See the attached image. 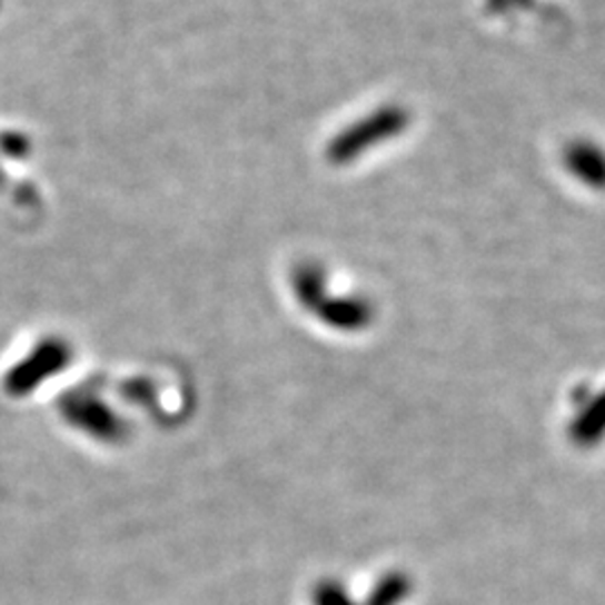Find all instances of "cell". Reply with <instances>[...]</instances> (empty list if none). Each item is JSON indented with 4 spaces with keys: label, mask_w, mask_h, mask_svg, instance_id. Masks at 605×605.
<instances>
[{
    "label": "cell",
    "mask_w": 605,
    "mask_h": 605,
    "mask_svg": "<svg viewBox=\"0 0 605 605\" xmlns=\"http://www.w3.org/2000/svg\"><path fill=\"white\" fill-rule=\"evenodd\" d=\"M315 605H355L350 594L346 592V587L341 583H333V581H324L315 587L313 594Z\"/></svg>",
    "instance_id": "7a4b0ae2"
},
{
    "label": "cell",
    "mask_w": 605,
    "mask_h": 605,
    "mask_svg": "<svg viewBox=\"0 0 605 605\" xmlns=\"http://www.w3.org/2000/svg\"><path fill=\"white\" fill-rule=\"evenodd\" d=\"M406 589H408V581H406L404 576H395V574H393V576H386V578L377 585L375 596L370 598L368 605H397V603L404 598Z\"/></svg>",
    "instance_id": "6da1fadb"
}]
</instances>
